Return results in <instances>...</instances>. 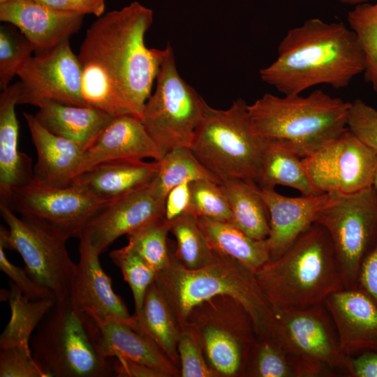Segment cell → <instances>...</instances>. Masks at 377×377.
Instances as JSON below:
<instances>
[{
    "instance_id": "cell-50",
    "label": "cell",
    "mask_w": 377,
    "mask_h": 377,
    "mask_svg": "<svg viewBox=\"0 0 377 377\" xmlns=\"http://www.w3.org/2000/svg\"><path fill=\"white\" fill-rule=\"evenodd\" d=\"M373 186L377 188V154H376V164L374 175Z\"/></svg>"
},
{
    "instance_id": "cell-21",
    "label": "cell",
    "mask_w": 377,
    "mask_h": 377,
    "mask_svg": "<svg viewBox=\"0 0 377 377\" xmlns=\"http://www.w3.org/2000/svg\"><path fill=\"white\" fill-rule=\"evenodd\" d=\"M260 189L269 216V234L266 239L269 260H274L313 222L318 211L328 202L330 195L292 198L279 193L274 188Z\"/></svg>"
},
{
    "instance_id": "cell-20",
    "label": "cell",
    "mask_w": 377,
    "mask_h": 377,
    "mask_svg": "<svg viewBox=\"0 0 377 377\" xmlns=\"http://www.w3.org/2000/svg\"><path fill=\"white\" fill-rule=\"evenodd\" d=\"M124 158H151L162 155L140 118L133 114L113 117L84 151L76 177L101 163Z\"/></svg>"
},
{
    "instance_id": "cell-49",
    "label": "cell",
    "mask_w": 377,
    "mask_h": 377,
    "mask_svg": "<svg viewBox=\"0 0 377 377\" xmlns=\"http://www.w3.org/2000/svg\"><path fill=\"white\" fill-rule=\"evenodd\" d=\"M337 1L341 3L356 6L358 4L367 3L370 0H337Z\"/></svg>"
},
{
    "instance_id": "cell-13",
    "label": "cell",
    "mask_w": 377,
    "mask_h": 377,
    "mask_svg": "<svg viewBox=\"0 0 377 377\" xmlns=\"http://www.w3.org/2000/svg\"><path fill=\"white\" fill-rule=\"evenodd\" d=\"M274 309L273 339L286 350L320 361L348 376L350 356L341 349L325 303L304 309Z\"/></svg>"
},
{
    "instance_id": "cell-17",
    "label": "cell",
    "mask_w": 377,
    "mask_h": 377,
    "mask_svg": "<svg viewBox=\"0 0 377 377\" xmlns=\"http://www.w3.org/2000/svg\"><path fill=\"white\" fill-rule=\"evenodd\" d=\"M165 199L151 184L132 192L101 209L87 223L81 236L101 254L120 236L165 216Z\"/></svg>"
},
{
    "instance_id": "cell-18",
    "label": "cell",
    "mask_w": 377,
    "mask_h": 377,
    "mask_svg": "<svg viewBox=\"0 0 377 377\" xmlns=\"http://www.w3.org/2000/svg\"><path fill=\"white\" fill-rule=\"evenodd\" d=\"M84 15L52 8L36 0L0 3V20L16 27L34 47V54L70 40L82 27Z\"/></svg>"
},
{
    "instance_id": "cell-3",
    "label": "cell",
    "mask_w": 377,
    "mask_h": 377,
    "mask_svg": "<svg viewBox=\"0 0 377 377\" xmlns=\"http://www.w3.org/2000/svg\"><path fill=\"white\" fill-rule=\"evenodd\" d=\"M167 267L156 274V282L163 292L183 330L191 311L198 304L217 295H226L239 302L250 314L258 339L273 338L274 306L261 290L255 273L237 260L214 251L207 266L188 269L175 256V242L169 239Z\"/></svg>"
},
{
    "instance_id": "cell-25",
    "label": "cell",
    "mask_w": 377,
    "mask_h": 377,
    "mask_svg": "<svg viewBox=\"0 0 377 377\" xmlns=\"http://www.w3.org/2000/svg\"><path fill=\"white\" fill-rule=\"evenodd\" d=\"M99 330V348L107 358L124 357L163 373L180 376V369L147 335L131 326L112 320H96Z\"/></svg>"
},
{
    "instance_id": "cell-40",
    "label": "cell",
    "mask_w": 377,
    "mask_h": 377,
    "mask_svg": "<svg viewBox=\"0 0 377 377\" xmlns=\"http://www.w3.org/2000/svg\"><path fill=\"white\" fill-rule=\"evenodd\" d=\"M177 348L181 377H219L209 366L202 345L191 328L187 327L182 330Z\"/></svg>"
},
{
    "instance_id": "cell-10",
    "label": "cell",
    "mask_w": 377,
    "mask_h": 377,
    "mask_svg": "<svg viewBox=\"0 0 377 377\" xmlns=\"http://www.w3.org/2000/svg\"><path fill=\"white\" fill-rule=\"evenodd\" d=\"M329 195L313 222L323 226L331 237L345 288H355L363 262L377 244V188Z\"/></svg>"
},
{
    "instance_id": "cell-34",
    "label": "cell",
    "mask_w": 377,
    "mask_h": 377,
    "mask_svg": "<svg viewBox=\"0 0 377 377\" xmlns=\"http://www.w3.org/2000/svg\"><path fill=\"white\" fill-rule=\"evenodd\" d=\"M171 221L170 232L175 237V256L179 263L188 269H197L209 265L214 258L198 218L184 214Z\"/></svg>"
},
{
    "instance_id": "cell-8",
    "label": "cell",
    "mask_w": 377,
    "mask_h": 377,
    "mask_svg": "<svg viewBox=\"0 0 377 377\" xmlns=\"http://www.w3.org/2000/svg\"><path fill=\"white\" fill-rule=\"evenodd\" d=\"M187 327L196 334L219 377H244L258 337L250 314L239 302L226 295L204 301L191 311Z\"/></svg>"
},
{
    "instance_id": "cell-44",
    "label": "cell",
    "mask_w": 377,
    "mask_h": 377,
    "mask_svg": "<svg viewBox=\"0 0 377 377\" xmlns=\"http://www.w3.org/2000/svg\"><path fill=\"white\" fill-rule=\"evenodd\" d=\"M52 8L97 17L105 13L106 0H36Z\"/></svg>"
},
{
    "instance_id": "cell-6",
    "label": "cell",
    "mask_w": 377,
    "mask_h": 377,
    "mask_svg": "<svg viewBox=\"0 0 377 377\" xmlns=\"http://www.w3.org/2000/svg\"><path fill=\"white\" fill-rule=\"evenodd\" d=\"M95 320L68 299L57 301L30 339L33 357L48 377L114 376V358L103 355Z\"/></svg>"
},
{
    "instance_id": "cell-39",
    "label": "cell",
    "mask_w": 377,
    "mask_h": 377,
    "mask_svg": "<svg viewBox=\"0 0 377 377\" xmlns=\"http://www.w3.org/2000/svg\"><path fill=\"white\" fill-rule=\"evenodd\" d=\"M190 202L185 214L230 222L231 211L219 184L207 179L190 182Z\"/></svg>"
},
{
    "instance_id": "cell-1",
    "label": "cell",
    "mask_w": 377,
    "mask_h": 377,
    "mask_svg": "<svg viewBox=\"0 0 377 377\" xmlns=\"http://www.w3.org/2000/svg\"><path fill=\"white\" fill-rule=\"evenodd\" d=\"M153 20L152 10L134 1L91 24L77 54L87 106L141 119L163 55L145 45Z\"/></svg>"
},
{
    "instance_id": "cell-36",
    "label": "cell",
    "mask_w": 377,
    "mask_h": 377,
    "mask_svg": "<svg viewBox=\"0 0 377 377\" xmlns=\"http://www.w3.org/2000/svg\"><path fill=\"white\" fill-rule=\"evenodd\" d=\"M347 20L364 56L365 79L377 92V1L355 6Z\"/></svg>"
},
{
    "instance_id": "cell-31",
    "label": "cell",
    "mask_w": 377,
    "mask_h": 377,
    "mask_svg": "<svg viewBox=\"0 0 377 377\" xmlns=\"http://www.w3.org/2000/svg\"><path fill=\"white\" fill-rule=\"evenodd\" d=\"M257 185L260 188L286 186L297 190L302 195L322 194L311 182L302 158L282 144L269 139H265Z\"/></svg>"
},
{
    "instance_id": "cell-38",
    "label": "cell",
    "mask_w": 377,
    "mask_h": 377,
    "mask_svg": "<svg viewBox=\"0 0 377 377\" xmlns=\"http://www.w3.org/2000/svg\"><path fill=\"white\" fill-rule=\"evenodd\" d=\"M109 256L121 271L131 288L135 304L134 314H138L142 309L145 293L155 281L157 273L127 245L111 251Z\"/></svg>"
},
{
    "instance_id": "cell-12",
    "label": "cell",
    "mask_w": 377,
    "mask_h": 377,
    "mask_svg": "<svg viewBox=\"0 0 377 377\" xmlns=\"http://www.w3.org/2000/svg\"><path fill=\"white\" fill-rule=\"evenodd\" d=\"M111 202L98 198L74 182L57 187L33 179L15 188L5 205L68 240L79 239L90 219Z\"/></svg>"
},
{
    "instance_id": "cell-47",
    "label": "cell",
    "mask_w": 377,
    "mask_h": 377,
    "mask_svg": "<svg viewBox=\"0 0 377 377\" xmlns=\"http://www.w3.org/2000/svg\"><path fill=\"white\" fill-rule=\"evenodd\" d=\"M357 286L377 303V244L362 265Z\"/></svg>"
},
{
    "instance_id": "cell-5",
    "label": "cell",
    "mask_w": 377,
    "mask_h": 377,
    "mask_svg": "<svg viewBox=\"0 0 377 377\" xmlns=\"http://www.w3.org/2000/svg\"><path fill=\"white\" fill-rule=\"evenodd\" d=\"M350 105L316 89L305 96L265 94L248 105V113L256 135L275 140L304 158L348 129Z\"/></svg>"
},
{
    "instance_id": "cell-29",
    "label": "cell",
    "mask_w": 377,
    "mask_h": 377,
    "mask_svg": "<svg viewBox=\"0 0 377 377\" xmlns=\"http://www.w3.org/2000/svg\"><path fill=\"white\" fill-rule=\"evenodd\" d=\"M231 211L230 223L249 237L266 239L269 234V216L259 186L239 178L221 181Z\"/></svg>"
},
{
    "instance_id": "cell-28",
    "label": "cell",
    "mask_w": 377,
    "mask_h": 377,
    "mask_svg": "<svg viewBox=\"0 0 377 377\" xmlns=\"http://www.w3.org/2000/svg\"><path fill=\"white\" fill-rule=\"evenodd\" d=\"M133 316L136 330L150 338L180 369L177 346L182 330L156 281L149 286L140 311Z\"/></svg>"
},
{
    "instance_id": "cell-46",
    "label": "cell",
    "mask_w": 377,
    "mask_h": 377,
    "mask_svg": "<svg viewBox=\"0 0 377 377\" xmlns=\"http://www.w3.org/2000/svg\"><path fill=\"white\" fill-rule=\"evenodd\" d=\"M113 370L117 377H166L155 369L124 357L114 358Z\"/></svg>"
},
{
    "instance_id": "cell-45",
    "label": "cell",
    "mask_w": 377,
    "mask_h": 377,
    "mask_svg": "<svg viewBox=\"0 0 377 377\" xmlns=\"http://www.w3.org/2000/svg\"><path fill=\"white\" fill-rule=\"evenodd\" d=\"M190 182L186 179L173 187L165 199V217L168 221L186 213L190 202Z\"/></svg>"
},
{
    "instance_id": "cell-51",
    "label": "cell",
    "mask_w": 377,
    "mask_h": 377,
    "mask_svg": "<svg viewBox=\"0 0 377 377\" xmlns=\"http://www.w3.org/2000/svg\"><path fill=\"white\" fill-rule=\"evenodd\" d=\"M18 1V0H0V3H4L8 1Z\"/></svg>"
},
{
    "instance_id": "cell-42",
    "label": "cell",
    "mask_w": 377,
    "mask_h": 377,
    "mask_svg": "<svg viewBox=\"0 0 377 377\" xmlns=\"http://www.w3.org/2000/svg\"><path fill=\"white\" fill-rule=\"evenodd\" d=\"M347 126L377 154V110L361 99L351 102Z\"/></svg>"
},
{
    "instance_id": "cell-30",
    "label": "cell",
    "mask_w": 377,
    "mask_h": 377,
    "mask_svg": "<svg viewBox=\"0 0 377 377\" xmlns=\"http://www.w3.org/2000/svg\"><path fill=\"white\" fill-rule=\"evenodd\" d=\"M212 249L231 257L253 272L270 260L267 239H253L229 222L198 218Z\"/></svg>"
},
{
    "instance_id": "cell-22",
    "label": "cell",
    "mask_w": 377,
    "mask_h": 377,
    "mask_svg": "<svg viewBox=\"0 0 377 377\" xmlns=\"http://www.w3.org/2000/svg\"><path fill=\"white\" fill-rule=\"evenodd\" d=\"M23 116L37 154L33 179L52 186L70 185L76 177L87 147L50 132L34 114L24 112Z\"/></svg>"
},
{
    "instance_id": "cell-23",
    "label": "cell",
    "mask_w": 377,
    "mask_h": 377,
    "mask_svg": "<svg viewBox=\"0 0 377 377\" xmlns=\"http://www.w3.org/2000/svg\"><path fill=\"white\" fill-rule=\"evenodd\" d=\"M158 170V161L111 160L78 175L72 182L81 185L98 198L114 201L151 184Z\"/></svg>"
},
{
    "instance_id": "cell-7",
    "label": "cell",
    "mask_w": 377,
    "mask_h": 377,
    "mask_svg": "<svg viewBox=\"0 0 377 377\" xmlns=\"http://www.w3.org/2000/svg\"><path fill=\"white\" fill-rule=\"evenodd\" d=\"M265 145V139L252 131L248 105L239 98L226 110L205 103L190 148L221 180L239 178L257 184Z\"/></svg>"
},
{
    "instance_id": "cell-43",
    "label": "cell",
    "mask_w": 377,
    "mask_h": 377,
    "mask_svg": "<svg viewBox=\"0 0 377 377\" xmlns=\"http://www.w3.org/2000/svg\"><path fill=\"white\" fill-rule=\"evenodd\" d=\"M4 249L0 244V269L12 280L24 296L33 301L56 300L54 294L49 289L34 280L24 269L10 263L5 254Z\"/></svg>"
},
{
    "instance_id": "cell-2",
    "label": "cell",
    "mask_w": 377,
    "mask_h": 377,
    "mask_svg": "<svg viewBox=\"0 0 377 377\" xmlns=\"http://www.w3.org/2000/svg\"><path fill=\"white\" fill-rule=\"evenodd\" d=\"M277 53L274 61L260 70V77L283 95L320 84L344 88L364 71L357 38L342 22L306 20L287 31Z\"/></svg>"
},
{
    "instance_id": "cell-48",
    "label": "cell",
    "mask_w": 377,
    "mask_h": 377,
    "mask_svg": "<svg viewBox=\"0 0 377 377\" xmlns=\"http://www.w3.org/2000/svg\"><path fill=\"white\" fill-rule=\"evenodd\" d=\"M351 377H377V350H366L350 356Z\"/></svg>"
},
{
    "instance_id": "cell-24",
    "label": "cell",
    "mask_w": 377,
    "mask_h": 377,
    "mask_svg": "<svg viewBox=\"0 0 377 377\" xmlns=\"http://www.w3.org/2000/svg\"><path fill=\"white\" fill-rule=\"evenodd\" d=\"M20 82L0 94V203H6L13 191L34 178L31 158L18 148L19 124L15 106Z\"/></svg>"
},
{
    "instance_id": "cell-37",
    "label": "cell",
    "mask_w": 377,
    "mask_h": 377,
    "mask_svg": "<svg viewBox=\"0 0 377 377\" xmlns=\"http://www.w3.org/2000/svg\"><path fill=\"white\" fill-rule=\"evenodd\" d=\"M34 53V47L14 25L0 26V89L3 90Z\"/></svg>"
},
{
    "instance_id": "cell-33",
    "label": "cell",
    "mask_w": 377,
    "mask_h": 377,
    "mask_svg": "<svg viewBox=\"0 0 377 377\" xmlns=\"http://www.w3.org/2000/svg\"><path fill=\"white\" fill-rule=\"evenodd\" d=\"M159 162L158 175L151 184L161 196L186 179H207L220 184L221 179L206 168L188 147H176L165 154Z\"/></svg>"
},
{
    "instance_id": "cell-9",
    "label": "cell",
    "mask_w": 377,
    "mask_h": 377,
    "mask_svg": "<svg viewBox=\"0 0 377 377\" xmlns=\"http://www.w3.org/2000/svg\"><path fill=\"white\" fill-rule=\"evenodd\" d=\"M141 120L162 157L179 147H190L204 114L205 101L180 76L168 43Z\"/></svg>"
},
{
    "instance_id": "cell-41",
    "label": "cell",
    "mask_w": 377,
    "mask_h": 377,
    "mask_svg": "<svg viewBox=\"0 0 377 377\" xmlns=\"http://www.w3.org/2000/svg\"><path fill=\"white\" fill-rule=\"evenodd\" d=\"M0 349V377H48L34 360L30 346Z\"/></svg>"
},
{
    "instance_id": "cell-11",
    "label": "cell",
    "mask_w": 377,
    "mask_h": 377,
    "mask_svg": "<svg viewBox=\"0 0 377 377\" xmlns=\"http://www.w3.org/2000/svg\"><path fill=\"white\" fill-rule=\"evenodd\" d=\"M0 213L8 228L0 227V244L17 251L29 275L49 289L57 301L68 298L76 263L68 255L67 239L25 218L5 204Z\"/></svg>"
},
{
    "instance_id": "cell-4",
    "label": "cell",
    "mask_w": 377,
    "mask_h": 377,
    "mask_svg": "<svg viewBox=\"0 0 377 377\" xmlns=\"http://www.w3.org/2000/svg\"><path fill=\"white\" fill-rule=\"evenodd\" d=\"M258 283L274 308L304 309L324 303L345 288L331 237L313 222L274 260L255 272Z\"/></svg>"
},
{
    "instance_id": "cell-14",
    "label": "cell",
    "mask_w": 377,
    "mask_h": 377,
    "mask_svg": "<svg viewBox=\"0 0 377 377\" xmlns=\"http://www.w3.org/2000/svg\"><path fill=\"white\" fill-rule=\"evenodd\" d=\"M302 162L322 193L352 194L373 186L376 153L348 128Z\"/></svg>"
},
{
    "instance_id": "cell-26",
    "label": "cell",
    "mask_w": 377,
    "mask_h": 377,
    "mask_svg": "<svg viewBox=\"0 0 377 377\" xmlns=\"http://www.w3.org/2000/svg\"><path fill=\"white\" fill-rule=\"evenodd\" d=\"M37 121L50 132L79 142L87 149L112 119L108 113L89 106L45 101L37 106Z\"/></svg>"
},
{
    "instance_id": "cell-19",
    "label": "cell",
    "mask_w": 377,
    "mask_h": 377,
    "mask_svg": "<svg viewBox=\"0 0 377 377\" xmlns=\"http://www.w3.org/2000/svg\"><path fill=\"white\" fill-rule=\"evenodd\" d=\"M341 349L350 356L377 350V303L358 286L329 295L324 302Z\"/></svg>"
},
{
    "instance_id": "cell-32",
    "label": "cell",
    "mask_w": 377,
    "mask_h": 377,
    "mask_svg": "<svg viewBox=\"0 0 377 377\" xmlns=\"http://www.w3.org/2000/svg\"><path fill=\"white\" fill-rule=\"evenodd\" d=\"M10 284L8 301L11 313L10 320L0 336V348L30 346L32 334L57 300H31L13 282Z\"/></svg>"
},
{
    "instance_id": "cell-15",
    "label": "cell",
    "mask_w": 377,
    "mask_h": 377,
    "mask_svg": "<svg viewBox=\"0 0 377 377\" xmlns=\"http://www.w3.org/2000/svg\"><path fill=\"white\" fill-rule=\"evenodd\" d=\"M20 92L17 105L38 106L51 101L87 106L82 95V75L70 40L32 56L17 73Z\"/></svg>"
},
{
    "instance_id": "cell-27",
    "label": "cell",
    "mask_w": 377,
    "mask_h": 377,
    "mask_svg": "<svg viewBox=\"0 0 377 377\" xmlns=\"http://www.w3.org/2000/svg\"><path fill=\"white\" fill-rule=\"evenodd\" d=\"M327 364L286 350L274 339H257L249 353L244 377H330Z\"/></svg>"
},
{
    "instance_id": "cell-16",
    "label": "cell",
    "mask_w": 377,
    "mask_h": 377,
    "mask_svg": "<svg viewBox=\"0 0 377 377\" xmlns=\"http://www.w3.org/2000/svg\"><path fill=\"white\" fill-rule=\"evenodd\" d=\"M79 239V260L68 299L76 309L94 319L116 320L136 329L133 316L114 292L111 279L101 265L100 254L84 237Z\"/></svg>"
},
{
    "instance_id": "cell-35",
    "label": "cell",
    "mask_w": 377,
    "mask_h": 377,
    "mask_svg": "<svg viewBox=\"0 0 377 377\" xmlns=\"http://www.w3.org/2000/svg\"><path fill=\"white\" fill-rule=\"evenodd\" d=\"M170 228L171 221L163 216L127 235V246L138 253L156 273L163 270L169 263L168 235Z\"/></svg>"
}]
</instances>
